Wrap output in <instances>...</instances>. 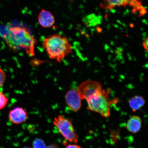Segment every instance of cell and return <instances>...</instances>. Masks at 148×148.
<instances>
[{
	"label": "cell",
	"instance_id": "obj_7",
	"mask_svg": "<svg viewBox=\"0 0 148 148\" xmlns=\"http://www.w3.org/2000/svg\"><path fill=\"white\" fill-rule=\"evenodd\" d=\"M8 117L12 123L19 125L28 119L27 113L22 107H16L9 112Z\"/></svg>",
	"mask_w": 148,
	"mask_h": 148
},
{
	"label": "cell",
	"instance_id": "obj_17",
	"mask_svg": "<svg viewBox=\"0 0 148 148\" xmlns=\"http://www.w3.org/2000/svg\"><path fill=\"white\" fill-rule=\"evenodd\" d=\"M143 45L145 49L147 50L148 49V38L147 37L145 38V40L143 42Z\"/></svg>",
	"mask_w": 148,
	"mask_h": 148
},
{
	"label": "cell",
	"instance_id": "obj_15",
	"mask_svg": "<svg viewBox=\"0 0 148 148\" xmlns=\"http://www.w3.org/2000/svg\"><path fill=\"white\" fill-rule=\"evenodd\" d=\"M5 79V72L0 68V87L4 84Z\"/></svg>",
	"mask_w": 148,
	"mask_h": 148
},
{
	"label": "cell",
	"instance_id": "obj_13",
	"mask_svg": "<svg viewBox=\"0 0 148 148\" xmlns=\"http://www.w3.org/2000/svg\"><path fill=\"white\" fill-rule=\"evenodd\" d=\"M8 99L2 92H0V110L4 108L7 104Z\"/></svg>",
	"mask_w": 148,
	"mask_h": 148
},
{
	"label": "cell",
	"instance_id": "obj_11",
	"mask_svg": "<svg viewBox=\"0 0 148 148\" xmlns=\"http://www.w3.org/2000/svg\"><path fill=\"white\" fill-rule=\"evenodd\" d=\"M106 8L112 9L116 6H125L128 4V0H104Z\"/></svg>",
	"mask_w": 148,
	"mask_h": 148
},
{
	"label": "cell",
	"instance_id": "obj_19",
	"mask_svg": "<svg viewBox=\"0 0 148 148\" xmlns=\"http://www.w3.org/2000/svg\"><path fill=\"white\" fill-rule=\"evenodd\" d=\"M24 148H30V147H25Z\"/></svg>",
	"mask_w": 148,
	"mask_h": 148
},
{
	"label": "cell",
	"instance_id": "obj_10",
	"mask_svg": "<svg viewBox=\"0 0 148 148\" xmlns=\"http://www.w3.org/2000/svg\"><path fill=\"white\" fill-rule=\"evenodd\" d=\"M145 104V99L140 96H135L129 101V106L134 112L139 110Z\"/></svg>",
	"mask_w": 148,
	"mask_h": 148
},
{
	"label": "cell",
	"instance_id": "obj_16",
	"mask_svg": "<svg viewBox=\"0 0 148 148\" xmlns=\"http://www.w3.org/2000/svg\"><path fill=\"white\" fill-rule=\"evenodd\" d=\"M66 148H82L77 144H69L66 146Z\"/></svg>",
	"mask_w": 148,
	"mask_h": 148
},
{
	"label": "cell",
	"instance_id": "obj_14",
	"mask_svg": "<svg viewBox=\"0 0 148 148\" xmlns=\"http://www.w3.org/2000/svg\"><path fill=\"white\" fill-rule=\"evenodd\" d=\"M131 6L134 7L137 10H140L142 7L141 3L138 0H128V4Z\"/></svg>",
	"mask_w": 148,
	"mask_h": 148
},
{
	"label": "cell",
	"instance_id": "obj_2",
	"mask_svg": "<svg viewBox=\"0 0 148 148\" xmlns=\"http://www.w3.org/2000/svg\"><path fill=\"white\" fill-rule=\"evenodd\" d=\"M42 46L50 58L60 62L71 52V44L66 37L60 34H55L44 38Z\"/></svg>",
	"mask_w": 148,
	"mask_h": 148
},
{
	"label": "cell",
	"instance_id": "obj_3",
	"mask_svg": "<svg viewBox=\"0 0 148 148\" xmlns=\"http://www.w3.org/2000/svg\"><path fill=\"white\" fill-rule=\"evenodd\" d=\"M111 92L110 88L103 89L87 101L88 110L99 113L103 117H109L110 115L111 105L114 102L118 101L116 99L111 101L109 99V94Z\"/></svg>",
	"mask_w": 148,
	"mask_h": 148
},
{
	"label": "cell",
	"instance_id": "obj_18",
	"mask_svg": "<svg viewBox=\"0 0 148 148\" xmlns=\"http://www.w3.org/2000/svg\"><path fill=\"white\" fill-rule=\"evenodd\" d=\"M59 148V147L58 146L57 144L53 143L47 146V148Z\"/></svg>",
	"mask_w": 148,
	"mask_h": 148
},
{
	"label": "cell",
	"instance_id": "obj_8",
	"mask_svg": "<svg viewBox=\"0 0 148 148\" xmlns=\"http://www.w3.org/2000/svg\"><path fill=\"white\" fill-rule=\"evenodd\" d=\"M39 24L42 27L49 28L55 25V20L54 16L49 11L42 9L38 16Z\"/></svg>",
	"mask_w": 148,
	"mask_h": 148
},
{
	"label": "cell",
	"instance_id": "obj_6",
	"mask_svg": "<svg viewBox=\"0 0 148 148\" xmlns=\"http://www.w3.org/2000/svg\"><path fill=\"white\" fill-rule=\"evenodd\" d=\"M65 100L70 110L73 112H77L80 110L82 105L81 99L75 89L72 88L67 92Z\"/></svg>",
	"mask_w": 148,
	"mask_h": 148
},
{
	"label": "cell",
	"instance_id": "obj_12",
	"mask_svg": "<svg viewBox=\"0 0 148 148\" xmlns=\"http://www.w3.org/2000/svg\"><path fill=\"white\" fill-rule=\"evenodd\" d=\"M33 148H46L45 142L41 139L36 138L33 140Z\"/></svg>",
	"mask_w": 148,
	"mask_h": 148
},
{
	"label": "cell",
	"instance_id": "obj_5",
	"mask_svg": "<svg viewBox=\"0 0 148 148\" xmlns=\"http://www.w3.org/2000/svg\"><path fill=\"white\" fill-rule=\"evenodd\" d=\"M102 90L101 83L88 80L81 83L77 91L81 99H86L87 101Z\"/></svg>",
	"mask_w": 148,
	"mask_h": 148
},
{
	"label": "cell",
	"instance_id": "obj_4",
	"mask_svg": "<svg viewBox=\"0 0 148 148\" xmlns=\"http://www.w3.org/2000/svg\"><path fill=\"white\" fill-rule=\"evenodd\" d=\"M53 123L66 140L77 144L79 137L75 132L73 123L69 119L64 118L62 115H59L54 118Z\"/></svg>",
	"mask_w": 148,
	"mask_h": 148
},
{
	"label": "cell",
	"instance_id": "obj_9",
	"mask_svg": "<svg viewBox=\"0 0 148 148\" xmlns=\"http://www.w3.org/2000/svg\"><path fill=\"white\" fill-rule=\"evenodd\" d=\"M142 120L138 116H133L130 119L126 125L127 131L132 134L139 132L142 127Z\"/></svg>",
	"mask_w": 148,
	"mask_h": 148
},
{
	"label": "cell",
	"instance_id": "obj_1",
	"mask_svg": "<svg viewBox=\"0 0 148 148\" xmlns=\"http://www.w3.org/2000/svg\"><path fill=\"white\" fill-rule=\"evenodd\" d=\"M3 38L9 47L14 51H25L29 56H34L36 39L27 28L20 26L7 27Z\"/></svg>",
	"mask_w": 148,
	"mask_h": 148
}]
</instances>
